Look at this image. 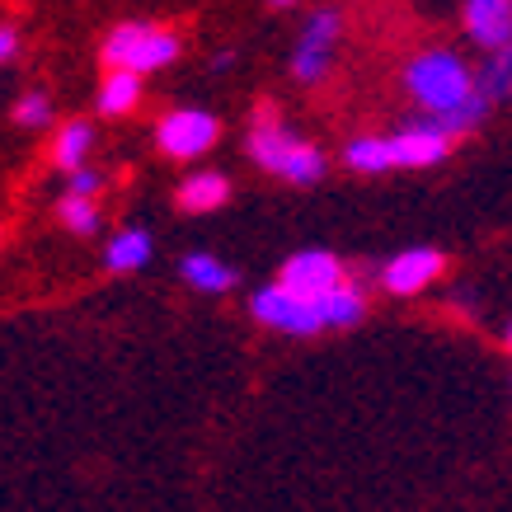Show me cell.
Returning a JSON list of instances; mask_svg holds the SVG:
<instances>
[{"instance_id": "obj_1", "label": "cell", "mask_w": 512, "mask_h": 512, "mask_svg": "<svg viewBox=\"0 0 512 512\" xmlns=\"http://www.w3.org/2000/svg\"><path fill=\"white\" fill-rule=\"evenodd\" d=\"M404 94L414 99V109L437 118L451 137L461 141L489 118V99L475 85V66L456 47H419L400 71Z\"/></svg>"}, {"instance_id": "obj_2", "label": "cell", "mask_w": 512, "mask_h": 512, "mask_svg": "<svg viewBox=\"0 0 512 512\" xmlns=\"http://www.w3.org/2000/svg\"><path fill=\"white\" fill-rule=\"evenodd\" d=\"M245 151L264 174H273V179H282V184H296V188L320 184L325 170H329L325 151H320L315 141H306L301 132H292V127L278 118V109L254 113L249 137H245Z\"/></svg>"}, {"instance_id": "obj_3", "label": "cell", "mask_w": 512, "mask_h": 512, "mask_svg": "<svg viewBox=\"0 0 512 512\" xmlns=\"http://www.w3.org/2000/svg\"><path fill=\"white\" fill-rule=\"evenodd\" d=\"M179 33L160 29V24H141V19H127L118 29H109L104 38V66L109 71H137V76H151V71H165V66L179 62Z\"/></svg>"}, {"instance_id": "obj_4", "label": "cell", "mask_w": 512, "mask_h": 512, "mask_svg": "<svg viewBox=\"0 0 512 512\" xmlns=\"http://www.w3.org/2000/svg\"><path fill=\"white\" fill-rule=\"evenodd\" d=\"M249 315H254L264 329H273V334H287V339L325 334V311H320V301L287 292L282 282H268V287H259V292L249 296Z\"/></svg>"}, {"instance_id": "obj_5", "label": "cell", "mask_w": 512, "mask_h": 512, "mask_svg": "<svg viewBox=\"0 0 512 512\" xmlns=\"http://www.w3.org/2000/svg\"><path fill=\"white\" fill-rule=\"evenodd\" d=\"M339 38H343L339 10L325 5V10H311V15H306V24H301V33H296V43H292V57H287L296 85H320V80L329 76L334 52H339Z\"/></svg>"}, {"instance_id": "obj_6", "label": "cell", "mask_w": 512, "mask_h": 512, "mask_svg": "<svg viewBox=\"0 0 512 512\" xmlns=\"http://www.w3.org/2000/svg\"><path fill=\"white\" fill-rule=\"evenodd\" d=\"M221 141V123L217 113L207 109H170L156 123V146L165 160H202L212 146Z\"/></svg>"}, {"instance_id": "obj_7", "label": "cell", "mask_w": 512, "mask_h": 512, "mask_svg": "<svg viewBox=\"0 0 512 512\" xmlns=\"http://www.w3.org/2000/svg\"><path fill=\"white\" fill-rule=\"evenodd\" d=\"M386 137H390L395 170H433V165H442V160L451 156V146H456V137H451L437 118H428V113L400 123L395 132H386Z\"/></svg>"}, {"instance_id": "obj_8", "label": "cell", "mask_w": 512, "mask_h": 512, "mask_svg": "<svg viewBox=\"0 0 512 512\" xmlns=\"http://www.w3.org/2000/svg\"><path fill=\"white\" fill-rule=\"evenodd\" d=\"M442 273H447V254H442V249L437 245H409V249L390 254L386 264H381L376 282H381V292L386 296H419V292H428V287H437Z\"/></svg>"}, {"instance_id": "obj_9", "label": "cell", "mask_w": 512, "mask_h": 512, "mask_svg": "<svg viewBox=\"0 0 512 512\" xmlns=\"http://www.w3.org/2000/svg\"><path fill=\"white\" fill-rule=\"evenodd\" d=\"M278 282L287 287V292L320 301L325 292H334V287L348 282V268H343V259L334 254V249H296L292 259L282 264Z\"/></svg>"}, {"instance_id": "obj_10", "label": "cell", "mask_w": 512, "mask_h": 512, "mask_svg": "<svg viewBox=\"0 0 512 512\" xmlns=\"http://www.w3.org/2000/svg\"><path fill=\"white\" fill-rule=\"evenodd\" d=\"M461 29L480 52L512 47V0H461Z\"/></svg>"}, {"instance_id": "obj_11", "label": "cell", "mask_w": 512, "mask_h": 512, "mask_svg": "<svg viewBox=\"0 0 512 512\" xmlns=\"http://www.w3.org/2000/svg\"><path fill=\"white\" fill-rule=\"evenodd\" d=\"M174 202L184 212H193V217H207V212H217V207L231 202V179L221 170H193L184 184L174 188Z\"/></svg>"}, {"instance_id": "obj_12", "label": "cell", "mask_w": 512, "mask_h": 512, "mask_svg": "<svg viewBox=\"0 0 512 512\" xmlns=\"http://www.w3.org/2000/svg\"><path fill=\"white\" fill-rule=\"evenodd\" d=\"M179 278H184L193 292H202V296H226L235 282H240V273H235L226 259H217V254L193 249V254H184V259H179Z\"/></svg>"}, {"instance_id": "obj_13", "label": "cell", "mask_w": 512, "mask_h": 512, "mask_svg": "<svg viewBox=\"0 0 512 512\" xmlns=\"http://www.w3.org/2000/svg\"><path fill=\"white\" fill-rule=\"evenodd\" d=\"M151 254H156V240L146 226H123V231H113V240L104 245V268L109 273H137V268L151 264Z\"/></svg>"}, {"instance_id": "obj_14", "label": "cell", "mask_w": 512, "mask_h": 512, "mask_svg": "<svg viewBox=\"0 0 512 512\" xmlns=\"http://www.w3.org/2000/svg\"><path fill=\"white\" fill-rule=\"evenodd\" d=\"M90 151H94V127L71 118V123L57 127V137H52V165L57 170H80V165H90Z\"/></svg>"}, {"instance_id": "obj_15", "label": "cell", "mask_w": 512, "mask_h": 512, "mask_svg": "<svg viewBox=\"0 0 512 512\" xmlns=\"http://www.w3.org/2000/svg\"><path fill=\"white\" fill-rule=\"evenodd\" d=\"M94 104H99L104 118H127L141 104V76L137 71H109L99 94H94Z\"/></svg>"}, {"instance_id": "obj_16", "label": "cell", "mask_w": 512, "mask_h": 512, "mask_svg": "<svg viewBox=\"0 0 512 512\" xmlns=\"http://www.w3.org/2000/svg\"><path fill=\"white\" fill-rule=\"evenodd\" d=\"M343 165L353 174H390L395 160H390V137H376V132H362L343 146Z\"/></svg>"}, {"instance_id": "obj_17", "label": "cell", "mask_w": 512, "mask_h": 512, "mask_svg": "<svg viewBox=\"0 0 512 512\" xmlns=\"http://www.w3.org/2000/svg\"><path fill=\"white\" fill-rule=\"evenodd\" d=\"M475 85L489 104H503L512 99V47H498V52H484V62L475 66Z\"/></svg>"}, {"instance_id": "obj_18", "label": "cell", "mask_w": 512, "mask_h": 512, "mask_svg": "<svg viewBox=\"0 0 512 512\" xmlns=\"http://www.w3.org/2000/svg\"><path fill=\"white\" fill-rule=\"evenodd\" d=\"M57 217H62V226L71 235H94L99 226H104L99 202H94V198H80V193H62V202H57Z\"/></svg>"}, {"instance_id": "obj_19", "label": "cell", "mask_w": 512, "mask_h": 512, "mask_svg": "<svg viewBox=\"0 0 512 512\" xmlns=\"http://www.w3.org/2000/svg\"><path fill=\"white\" fill-rule=\"evenodd\" d=\"M15 123L19 127H47L52 123V99H47L43 90H29V94H19L15 99Z\"/></svg>"}, {"instance_id": "obj_20", "label": "cell", "mask_w": 512, "mask_h": 512, "mask_svg": "<svg viewBox=\"0 0 512 512\" xmlns=\"http://www.w3.org/2000/svg\"><path fill=\"white\" fill-rule=\"evenodd\" d=\"M99 188H104V174L94 170V165H80V170L66 174V193H80V198H99Z\"/></svg>"}, {"instance_id": "obj_21", "label": "cell", "mask_w": 512, "mask_h": 512, "mask_svg": "<svg viewBox=\"0 0 512 512\" xmlns=\"http://www.w3.org/2000/svg\"><path fill=\"white\" fill-rule=\"evenodd\" d=\"M15 52H19V33L0 24V66H5V62H15Z\"/></svg>"}, {"instance_id": "obj_22", "label": "cell", "mask_w": 512, "mask_h": 512, "mask_svg": "<svg viewBox=\"0 0 512 512\" xmlns=\"http://www.w3.org/2000/svg\"><path fill=\"white\" fill-rule=\"evenodd\" d=\"M235 66V52H217V57H212V71H231Z\"/></svg>"}, {"instance_id": "obj_23", "label": "cell", "mask_w": 512, "mask_h": 512, "mask_svg": "<svg viewBox=\"0 0 512 512\" xmlns=\"http://www.w3.org/2000/svg\"><path fill=\"white\" fill-rule=\"evenodd\" d=\"M503 348H508V357H512V320L503 325Z\"/></svg>"}, {"instance_id": "obj_24", "label": "cell", "mask_w": 512, "mask_h": 512, "mask_svg": "<svg viewBox=\"0 0 512 512\" xmlns=\"http://www.w3.org/2000/svg\"><path fill=\"white\" fill-rule=\"evenodd\" d=\"M273 5H296V0H273Z\"/></svg>"}]
</instances>
